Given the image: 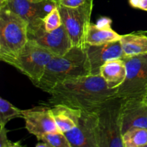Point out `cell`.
<instances>
[{
	"label": "cell",
	"mask_w": 147,
	"mask_h": 147,
	"mask_svg": "<svg viewBox=\"0 0 147 147\" xmlns=\"http://www.w3.org/2000/svg\"><path fill=\"white\" fill-rule=\"evenodd\" d=\"M116 89L108 87L100 75L78 78L57 85L49 94L52 106L62 104L83 112H96L109 99L116 96Z\"/></svg>",
	"instance_id": "6da1fadb"
},
{
	"label": "cell",
	"mask_w": 147,
	"mask_h": 147,
	"mask_svg": "<svg viewBox=\"0 0 147 147\" xmlns=\"http://www.w3.org/2000/svg\"><path fill=\"white\" fill-rule=\"evenodd\" d=\"M91 75L86 48L73 46L63 56H55L46 66L42 77L35 85L50 92L57 85L71 79Z\"/></svg>",
	"instance_id": "7a4b0ae2"
},
{
	"label": "cell",
	"mask_w": 147,
	"mask_h": 147,
	"mask_svg": "<svg viewBox=\"0 0 147 147\" xmlns=\"http://www.w3.org/2000/svg\"><path fill=\"white\" fill-rule=\"evenodd\" d=\"M29 24L11 10L0 7V60L11 65L28 42Z\"/></svg>",
	"instance_id": "3957f363"
},
{
	"label": "cell",
	"mask_w": 147,
	"mask_h": 147,
	"mask_svg": "<svg viewBox=\"0 0 147 147\" xmlns=\"http://www.w3.org/2000/svg\"><path fill=\"white\" fill-rule=\"evenodd\" d=\"M122 102V98L114 96L96 111L98 147H124L121 119Z\"/></svg>",
	"instance_id": "277c9868"
},
{
	"label": "cell",
	"mask_w": 147,
	"mask_h": 147,
	"mask_svg": "<svg viewBox=\"0 0 147 147\" xmlns=\"http://www.w3.org/2000/svg\"><path fill=\"white\" fill-rule=\"evenodd\" d=\"M93 0H90L76 8L57 4L62 22L70 37L73 46L86 49L87 34L90 24Z\"/></svg>",
	"instance_id": "5b68a950"
},
{
	"label": "cell",
	"mask_w": 147,
	"mask_h": 147,
	"mask_svg": "<svg viewBox=\"0 0 147 147\" xmlns=\"http://www.w3.org/2000/svg\"><path fill=\"white\" fill-rule=\"evenodd\" d=\"M54 57L51 52L29 40L11 66L27 76L35 86L42 77L46 66Z\"/></svg>",
	"instance_id": "8992f818"
},
{
	"label": "cell",
	"mask_w": 147,
	"mask_h": 147,
	"mask_svg": "<svg viewBox=\"0 0 147 147\" xmlns=\"http://www.w3.org/2000/svg\"><path fill=\"white\" fill-rule=\"evenodd\" d=\"M126 66V77L117 88L116 96L126 98L145 96L147 86V55L123 58Z\"/></svg>",
	"instance_id": "52a82bcc"
},
{
	"label": "cell",
	"mask_w": 147,
	"mask_h": 147,
	"mask_svg": "<svg viewBox=\"0 0 147 147\" xmlns=\"http://www.w3.org/2000/svg\"><path fill=\"white\" fill-rule=\"evenodd\" d=\"M57 4L53 0H6L0 7L11 10L24 19L28 23V29H34L44 24L45 17Z\"/></svg>",
	"instance_id": "ba28073f"
},
{
	"label": "cell",
	"mask_w": 147,
	"mask_h": 147,
	"mask_svg": "<svg viewBox=\"0 0 147 147\" xmlns=\"http://www.w3.org/2000/svg\"><path fill=\"white\" fill-rule=\"evenodd\" d=\"M28 38L51 52L55 56H63L73 47L70 37L62 24L53 32H47L44 24L34 29H28Z\"/></svg>",
	"instance_id": "9c48e42d"
},
{
	"label": "cell",
	"mask_w": 147,
	"mask_h": 147,
	"mask_svg": "<svg viewBox=\"0 0 147 147\" xmlns=\"http://www.w3.org/2000/svg\"><path fill=\"white\" fill-rule=\"evenodd\" d=\"M22 118L25 121L27 131L35 136L39 141L47 134L60 132L55 121L51 107L40 106L22 110Z\"/></svg>",
	"instance_id": "30bf717a"
},
{
	"label": "cell",
	"mask_w": 147,
	"mask_h": 147,
	"mask_svg": "<svg viewBox=\"0 0 147 147\" xmlns=\"http://www.w3.org/2000/svg\"><path fill=\"white\" fill-rule=\"evenodd\" d=\"M97 112H83L78 124L65 135L73 147H98Z\"/></svg>",
	"instance_id": "8fae6325"
},
{
	"label": "cell",
	"mask_w": 147,
	"mask_h": 147,
	"mask_svg": "<svg viewBox=\"0 0 147 147\" xmlns=\"http://www.w3.org/2000/svg\"><path fill=\"white\" fill-rule=\"evenodd\" d=\"M121 119L122 134L132 128L147 129V104L145 96L123 98Z\"/></svg>",
	"instance_id": "7c38bea8"
},
{
	"label": "cell",
	"mask_w": 147,
	"mask_h": 147,
	"mask_svg": "<svg viewBox=\"0 0 147 147\" xmlns=\"http://www.w3.org/2000/svg\"><path fill=\"white\" fill-rule=\"evenodd\" d=\"M86 53L93 76L100 75V68L108 61L123 57L120 40L98 45H88Z\"/></svg>",
	"instance_id": "4fadbf2b"
},
{
	"label": "cell",
	"mask_w": 147,
	"mask_h": 147,
	"mask_svg": "<svg viewBox=\"0 0 147 147\" xmlns=\"http://www.w3.org/2000/svg\"><path fill=\"white\" fill-rule=\"evenodd\" d=\"M111 22L108 17H101L97 24L91 23L88 32L87 45H98L120 40L122 35L111 28Z\"/></svg>",
	"instance_id": "5bb4252c"
},
{
	"label": "cell",
	"mask_w": 147,
	"mask_h": 147,
	"mask_svg": "<svg viewBox=\"0 0 147 147\" xmlns=\"http://www.w3.org/2000/svg\"><path fill=\"white\" fill-rule=\"evenodd\" d=\"M55 121L60 132L65 134L74 129L78 124L82 111L62 104L51 107Z\"/></svg>",
	"instance_id": "9a60e30c"
},
{
	"label": "cell",
	"mask_w": 147,
	"mask_h": 147,
	"mask_svg": "<svg viewBox=\"0 0 147 147\" xmlns=\"http://www.w3.org/2000/svg\"><path fill=\"white\" fill-rule=\"evenodd\" d=\"M100 75L109 88H118L123 84L126 77V66L124 60L116 59L108 61L100 68Z\"/></svg>",
	"instance_id": "2e32d148"
},
{
	"label": "cell",
	"mask_w": 147,
	"mask_h": 147,
	"mask_svg": "<svg viewBox=\"0 0 147 147\" xmlns=\"http://www.w3.org/2000/svg\"><path fill=\"white\" fill-rule=\"evenodd\" d=\"M123 58L147 55V36L143 34H127L120 40Z\"/></svg>",
	"instance_id": "e0dca14e"
},
{
	"label": "cell",
	"mask_w": 147,
	"mask_h": 147,
	"mask_svg": "<svg viewBox=\"0 0 147 147\" xmlns=\"http://www.w3.org/2000/svg\"><path fill=\"white\" fill-rule=\"evenodd\" d=\"M124 147H141L147 144V129L132 128L123 134Z\"/></svg>",
	"instance_id": "ac0fdd59"
},
{
	"label": "cell",
	"mask_w": 147,
	"mask_h": 147,
	"mask_svg": "<svg viewBox=\"0 0 147 147\" xmlns=\"http://www.w3.org/2000/svg\"><path fill=\"white\" fill-rule=\"evenodd\" d=\"M15 118H22V110L17 109L2 97L0 98V127L6 126L10 120Z\"/></svg>",
	"instance_id": "d6986e66"
},
{
	"label": "cell",
	"mask_w": 147,
	"mask_h": 147,
	"mask_svg": "<svg viewBox=\"0 0 147 147\" xmlns=\"http://www.w3.org/2000/svg\"><path fill=\"white\" fill-rule=\"evenodd\" d=\"M40 141L47 144L50 147H73L65 134L62 132L47 134Z\"/></svg>",
	"instance_id": "ffe728a7"
},
{
	"label": "cell",
	"mask_w": 147,
	"mask_h": 147,
	"mask_svg": "<svg viewBox=\"0 0 147 147\" xmlns=\"http://www.w3.org/2000/svg\"><path fill=\"white\" fill-rule=\"evenodd\" d=\"M44 27L45 30L47 32H53L57 30L63 24L62 22L61 16L59 11L58 8L55 7L45 17L44 20Z\"/></svg>",
	"instance_id": "44dd1931"
},
{
	"label": "cell",
	"mask_w": 147,
	"mask_h": 147,
	"mask_svg": "<svg viewBox=\"0 0 147 147\" xmlns=\"http://www.w3.org/2000/svg\"><path fill=\"white\" fill-rule=\"evenodd\" d=\"M90 0H60L58 4L70 8H76L83 5Z\"/></svg>",
	"instance_id": "7402d4cb"
},
{
	"label": "cell",
	"mask_w": 147,
	"mask_h": 147,
	"mask_svg": "<svg viewBox=\"0 0 147 147\" xmlns=\"http://www.w3.org/2000/svg\"><path fill=\"white\" fill-rule=\"evenodd\" d=\"M8 130L6 129V126L0 127V147H7L12 144L13 142H10L7 138Z\"/></svg>",
	"instance_id": "603a6c76"
},
{
	"label": "cell",
	"mask_w": 147,
	"mask_h": 147,
	"mask_svg": "<svg viewBox=\"0 0 147 147\" xmlns=\"http://www.w3.org/2000/svg\"><path fill=\"white\" fill-rule=\"evenodd\" d=\"M131 7L147 11V0H129Z\"/></svg>",
	"instance_id": "cb8c5ba5"
},
{
	"label": "cell",
	"mask_w": 147,
	"mask_h": 147,
	"mask_svg": "<svg viewBox=\"0 0 147 147\" xmlns=\"http://www.w3.org/2000/svg\"><path fill=\"white\" fill-rule=\"evenodd\" d=\"M7 147H27V146L22 145L21 142H13L12 144Z\"/></svg>",
	"instance_id": "d4e9b609"
},
{
	"label": "cell",
	"mask_w": 147,
	"mask_h": 147,
	"mask_svg": "<svg viewBox=\"0 0 147 147\" xmlns=\"http://www.w3.org/2000/svg\"><path fill=\"white\" fill-rule=\"evenodd\" d=\"M35 147H50L47 144L45 143V142H39L37 144Z\"/></svg>",
	"instance_id": "484cf974"
},
{
	"label": "cell",
	"mask_w": 147,
	"mask_h": 147,
	"mask_svg": "<svg viewBox=\"0 0 147 147\" xmlns=\"http://www.w3.org/2000/svg\"><path fill=\"white\" fill-rule=\"evenodd\" d=\"M145 101H146L147 104V86H146V93H145Z\"/></svg>",
	"instance_id": "4316f807"
},
{
	"label": "cell",
	"mask_w": 147,
	"mask_h": 147,
	"mask_svg": "<svg viewBox=\"0 0 147 147\" xmlns=\"http://www.w3.org/2000/svg\"><path fill=\"white\" fill-rule=\"evenodd\" d=\"M5 1L6 0H0V4H2V3H4Z\"/></svg>",
	"instance_id": "83f0119b"
},
{
	"label": "cell",
	"mask_w": 147,
	"mask_h": 147,
	"mask_svg": "<svg viewBox=\"0 0 147 147\" xmlns=\"http://www.w3.org/2000/svg\"><path fill=\"white\" fill-rule=\"evenodd\" d=\"M53 1H55V2H57V4H58V2H59V1H60V0H53Z\"/></svg>",
	"instance_id": "f1b7e54d"
},
{
	"label": "cell",
	"mask_w": 147,
	"mask_h": 147,
	"mask_svg": "<svg viewBox=\"0 0 147 147\" xmlns=\"http://www.w3.org/2000/svg\"><path fill=\"white\" fill-rule=\"evenodd\" d=\"M141 147H147V144H144V146H141Z\"/></svg>",
	"instance_id": "f546056e"
}]
</instances>
